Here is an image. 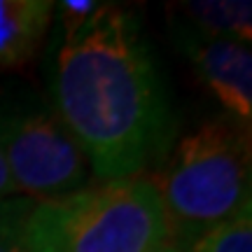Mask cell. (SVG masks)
<instances>
[{"label": "cell", "mask_w": 252, "mask_h": 252, "mask_svg": "<svg viewBox=\"0 0 252 252\" xmlns=\"http://www.w3.org/2000/svg\"><path fill=\"white\" fill-rule=\"evenodd\" d=\"M56 7H59V17H61L63 37H75L89 24L98 2L96 0H63Z\"/></svg>", "instance_id": "obj_10"}, {"label": "cell", "mask_w": 252, "mask_h": 252, "mask_svg": "<svg viewBox=\"0 0 252 252\" xmlns=\"http://www.w3.org/2000/svg\"><path fill=\"white\" fill-rule=\"evenodd\" d=\"M0 154L28 201H56L89 185V159L35 91L0 89Z\"/></svg>", "instance_id": "obj_4"}, {"label": "cell", "mask_w": 252, "mask_h": 252, "mask_svg": "<svg viewBox=\"0 0 252 252\" xmlns=\"http://www.w3.org/2000/svg\"><path fill=\"white\" fill-rule=\"evenodd\" d=\"M33 201L2 198L0 201V252H33L28 243V213Z\"/></svg>", "instance_id": "obj_9"}, {"label": "cell", "mask_w": 252, "mask_h": 252, "mask_svg": "<svg viewBox=\"0 0 252 252\" xmlns=\"http://www.w3.org/2000/svg\"><path fill=\"white\" fill-rule=\"evenodd\" d=\"M12 194H17V187H14V182H12L7 163H5L2 154H0V201H2V198H12Z\"/></svg>", "instance_id": "obj_11"}, {"label": "cell", "mask_w": 252, "mask_h": 252, "mask_svg": "<svg viewBox=\"0 0 252 252\" xmlns=\"http://www.w3.org/2000/svg\"><path fill=\"white\" fill-rule=\"evenodd\" d=\"M52 98L98 180L140 175L168 152L171 103L133 9L98 5L77 35L63 37Z\"/></svg>", "instance_id": "obj_1"}, {"label": "cell", "mask_w": 252, "mask_h": 252, "mask_svg": "<svg viewBox=\"0 0 252 252\" xmlns=\"http://www.w3.org/2000/svg\"><path fill=\"white\" fill-rule=\"evenodd\" d=\"M26 231L33 252H152L168 241L161 198L143 175L33 201Z\"/></svg>", "instance_id": "obj_3"}, {"label": "cell", "mask_w": 252, "mask_h": 252, "mask_svg": "<svg viewBox=\"0 0 252 252\" xmlns=\"http://www.w3.org/2000/svg\"><path fill=\"white\" fill-rule=\"evenodd\" d=\"M187 252H252V213L250 203L236 215L206 229L187 245Z\"/></svg>", "instance_id": "obj_8"}, {"label": "cell", "mask_w": 252, "mask_h": 252, "mask_svg": "<svg viewBox=\"0 0 252 252\" xmlns=\"http://www.w3.org/2000/svg\"><path fill=\"white\" fill-rule=\"evenodd\" d=\"M152 185L168 241L187 248L250 203V126L224 115L201 122L166 152Z\"/></svg>", "instance_id": "obj_2"}, {"label": "cell", "mask_w": 252, "mask_h": 252, "mask_svg": "<svg viewBox=\"0 0 252 252\" xmlns=\"http://www.w3.org/2000/svg\"><path fill=\"white\" fill-rule=\"evenodd\" d=\"M173 26L206 37H226L248 45L252 40V5L248 0H182L168 7Z\"/></svg>", "instance_id": "obj_7"}, {"label": "cell", "mask_w": 252, "mask_h": 252, "mask_svg": "<svg viewBox=\"0 0 252 252\" xmlns=\"http://www.w3.org/2000/svg\"><path fill=\"white\" fill-rule=\"evenodd\" d=\"M52 14V0H0V70L19 68L35 56Z\"/></svg>", "instance_id": "obj_6"}, {"label": "cell", "mask_w": 252, "mask_h": 252, "mask_svg": "<svg viewBox=\"0 0 252 252\" xmlns=\"http://www.w3.org/2000/svg\"><path fill=\"white\" fill-rule=\"evenodd\" d=\"M152 252H187V248H182V245H178V243H173V241H166V243L157 245Z\"/></svg>", "instance_id": "obj_12"}, {"label": "cell", "mask_w": 252, "mask_h": 252, "mask_svg": "<svg viewBox=\"0 0 252 252\" xmlns=\"http://www.w3.org/2000/svg\"><path fill=\"white\" fill-rule=\"evenodd\" d=\"M175 42L189 59L201 82L217 96L224 110L241 124L252 122V52L226 37H206L173 26Z\"/></svg>", "instance_id": "obj_5"}]
</instances>
